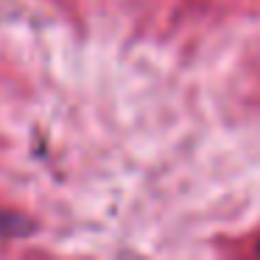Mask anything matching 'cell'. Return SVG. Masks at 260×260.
Here are the masks:
<instances>
[{"mask_svg":"<svg viewBox=\"0 0 260 260\" xmlns=\"http://www.w3.org/2000/svg\"><path fill=\"white\" fill-rule=\"evenodd\" d=\"M0 230H3V232H9V218H6L3 213H0Z\"/></svg>","mask_w":260,"mask_h":260,"instance_id":"1","label":"cell"}]
</instances>
